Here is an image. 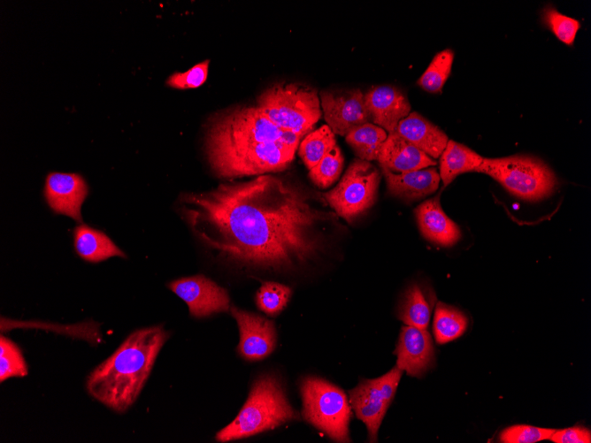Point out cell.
<instances>
[{"instance_id": "7c38bea8", "label": "cell", "mask_w": 591, "mask_h": 443, "mask_svg": "<svg viewBox=\"0 0 591 443\" xmlns=\"http://www.w3.org/2000/svg\"><path fill=\"white\" fill-rule=\"evenodd\" d=\"M168 287L187 303L190 315L195 317H205L230 309L227 291L204 275L180 278L170 282Z\"/></svg>"}, {"instance_id": "603a6c76", "label": "cell", "mask_w": 591, "mask_h": 443, "mask_svg": "<svg viewBox=\"0 0 591 443\" xmlns=\"http://www.w3.org/2000/svg\"><path fill=\"white\" fill-rule=\"evenodd\" d=\"M388 133L380 126L366 123L349 132L345 140L359 159L377 160Z\"/></svg>"}, {"instance_id": "f546056e", "label": "cell", "mask_w": 591, "mask_h": 443, "mask_svg": "<svg viewBox=\"0 0 591 443\" xmlns=\"http://www.w3.org/2000/svg\"><path fill=\"white\" fill-rule=\"evenodd\" d=\"M27 365L20 348L10 339L0 337V381L12 377H25Z\"/></svg>"}, {"instance_id": "e0dca14e", "label": "cell", "mask_w": 591, "mask_h": 443, "mask_svg": "<svg viewBox=\"0 0 591 443\" xmlns=\"http://www.w3.org/2000/svg\"><path fill=\"white\" fill-rule=\"evenodd\" d=\"M380 166L396 173L421 170L436 162L402 137L396 131L388 134L378 159Z\"/></svg>"}, {"instance_id": "9a60e30c", "label": "cell", "mask_w": 591, "mask_h": 443, "mask_svg": "<svg viewBox=\"0 0 591 443\" xmlns=\"http://www.w3.org/2000/svg\"><path fill=\"white\" fill-rule=\"evenodd\" d=\"M395 353L396 366L413 377H421L434 363V345L426 329L403 326Z\"/></svg>"}, {"instance_id": "ac0fdd59", "label": "cell", "mask_w": 591, "mask_h": 443, "mask_svg": "<svg viewBox=\"0 0 591 443\" xmlns=\"http://www.w3.org/2000/svg\"><path fill=\"white\" fill-rule=\"evenodd\" d=\"M390 195L407 202L422 199L435 192L441 180L435 168L396 173L381 166Z\"/></svg>"}, {"instance_id": "3957f363", "label": "cell", "mask_w": 591, "mask_h": 443, "mask_svg": "<svg viewBox=\"0 0 591 443\" xmlns=\"http://www.w3.org/2000/svg\"><path fill=\"white\" fill-rule=\"evenodd\" d=\"M300 416L289 403L284 387L274 374L257 378L236 417L216 434L219 442L248 438L275 429Z\"/></svg>"}, {"instance_id": "4dcf8cb0", "label": "cell", "mask_w": 591, "mask_h": 443, "mask_svg": "<svg viewBox=\"0 0 591 443\" xmlns=\"http://www.w3.org/2000/svg\"><path fill=\"white\" fill-rule=\"evenodd\" d=\"M542 20L561 42L567 45L573 44L580 27L579 20L560 13L550 5L543 9Z\"/></svg>"}, {"instance_id": "d6986e66", "label": "cell", "mask_w": 591, "mask_h": 443, "mask_svg": "<svg viewBox=\"0 0 591 443\" xmlns=\"http://www.w3.org/2000/svg\"><path fill=\"white\" fill-rule=\"evenodd\" d=\"M415 214L420 232L428 241L451 246L461 238L459 227L442 210L439 195L419 204Z\"/></svg>"}, {"instance_id": "ba28073f", "label": "cell", "mask_w": 591, "mask_h": 443, "mask_svg": "<svg viewBox=\"0 0 591 443\" xmlns=\"http://www.w3.org/2000/svg\"><path fill=\"white\" fill-rule=\"evenodd\" d=\"M280 129L257 106H243L216 116L209 124L206 147L233 146L279 140Z\"/></svg>"}, {"instance_id": "4316f807", "label": "cell", "mask_w": 591, "mask_h": 443, "mask_svg": "<svg viewBox=\"0 0 591 443\" xmlns=\"http://www.w3.org/2000/svg\"><path fill=\"white\" fill-rule=\"evenodd\" d=\"M453 59L454 52L449 49L437 53L417 84L430 93L441 91L450 74Z\"/></svg>"}, {"instance_id": "30bf717a", "label": "cell", "mask_w": 591, "mask_h": 443, "mask_svg": "<svg viewBox=\"0 0 591 443\" xmlns=\"http://www.w3.org/2000/svg\"><path fill=\"white\" fill-rule=\"evenodd\" d=\"M403 370L397 366L374 379H364L349 391V404L357 418L367 427L371 442H376L378 430L394 399Z\"/></svg>"}, {"instance_id": "6da1fadb", "label": "cell", "mask_w": 591, "mask_h": 443, "mask_svg": "<svg viewBox=\"0 0 591 443\" xmlns=\"http://www.w3.org/2000/svg\"><path fill=\"white\" fill-rule=\"evenodd\" d=\"M182 213L198 239L244 267L296 269L323 249V229L336 219L299 187L273 175L221 184L183 198Z\"/></svg>"}, {"instance_id": "5bb4252c", "label": "cell", "mask_w": 591, "mask_h": 443, "mask_svg": "<svg viewBox=\"0 0 591 443\" xmlns=\"http://www.w3.org/2000/svg\"><path fill=\"white\" fill-rule=\"evenodd\" d=\"M88 189L84 179L76 173L50 172L46 177L44 196L57 214L82 222L81 205Z\"/></svg>"}, {"instance_id": "8fae6325", "label": "cell", "mask_w": 591, "mask_h": 443, "mask_svg": "<svg viewBox=\"0 0 591 443\" xmlns=\"http://www.w3.org/2000/svg\"><path fill=\"white\" fill-rule=\"evenodd\" d=\"M320 99L324 118L334 134L346 136L372 121L365 94L358 88L342 92L323 91Z\"/></svg>"}, {"instance_id": "d6a6232c", "label": "cell", "mask_w": 591, "mask_h": 443, "mask_svg": "<svg viewBox=\"0 0 591 443\" xmlns=\"http://www.w3.org/2000/svg\"><path fill=\"white\" fill-rule=\"evenodd\" d=\"M210 60L195 65L183 73H174L166 80V84L177 89L196 88L202 86L208 76Z\"/></svg>"}, {"instance_id": "52a82bcc", "label": "cell", "mask_w": 591, "mask_h": 443, "mask_svg": "<svg viewBox=\"0 0 591 443\" xmlns=\"http://www.w3.org/2000/svg\"><path fill=\"white\" fill-rule=\"evenodd\" d=\"M303 416L336 442H349L351 408L345 393L336 386L315 377L300 385Z\"/></svg>"}, {"instance_id": "f1b7e54d", "label": "cell", "mask_w": 591, "mask_h": 443, "mask_svg": "<svg viewBox=\"0 0 591 443\" xmlns=\"http://www.w3.org/2000/svg\"><path fill=\"white\" fill-rule=\"evenodd\" d=\"M290 296L291 289L286 285L266 281L257 290L256 302L260 310L274 316L287 306Z\"/></svg>"}, {"instance_id": "d4e9b609", "label": "cell", "mask_w": 591, "mask_h": 443, "mask_svg": "<svg viewBox=\"0 0 591 443\" xmlns=\"http://www.w3.org/2000/svg\"><path fill=\"white\" fill-rule=\"evenodd\" d=\"M467 326V318L458 309L439 302L434 317V334L439 344L447 343L460 337Z\"/></svg>"}, {"instance_id": "7402d4cb", "label": "cell", "mask_w": 591, "mask_h": 443, "mask_svg": "<svg viewBox=\"0 0 591 443\" xmlns=\"http://www.w3.org/2000/svg\"><path fill=\"white\" fill-rule=\"evenodd\" d=\"M483 158L468 147L452 140L448 143L440 156V178L444 187L450 184L459 174L476 171Z\"/></svg>"}, {"instance_id": "44dd1931", "label": "cell", "mask_w": 591, "mask_h": 443, "mask_svg": "<svg viewBox=\"0 0 591 443\" xmlns=\"http://www.w3.org/2000/svg\"><path fill=\"white\" fill-rule=\"evenodd\" d=\"M76 253L83 260L98 263L112 256L126 258V254L103 232L81 225L73 231Z\"/></svg>"}, {"instance_id": "484cf974", "label": "cell", "mask_w": 591, "mask_h": 443, "mask_svg": "<svg viewBox=\"0 0 591 443\" xmlns=\"http://www.w3.org/2000/svg\"><path fill=\"white\" fill-rule=\"evenodd\" d=\"M336 145L334 132L324 125L308 134L301 141L299 156L310 170Z\"/></svg>"}, {"instance_id": "4fadbf2b", "label": "cell", "mask_w": 591, "mask_h": 443, "mask_svg": "<svg viewBox=\"0 0 591 443\" xmlns=\"http://www.w3.org/2000/svg\"><path fill=\"white\" fill-rule=\"evenodd\" d=\"M230 311L239 329L238 352L241 356L248 361H258L268 356L276 345L273 322L235 306H230Z\"/></svg>"}, {"instance_id": "9c48e42d", "label": "cell", "mask_w": 591, "mask_h": 443, "mask_svg": "<svg viewBox=\"0 0 591 443\" xmlns=\"http://www.w3.org/2000/svg\"><path fill=\"white\" fill-rule=\"evenodd\" d=\"M380 179L375 166L357 158L336 187L323 196L338 216L351 222L374 203Z\"/></svg>"}, {"instance_id": "5b68a950", "label": "cell", "mask_w": 591, "mask_h": 443, "mask_svg": "<svg viewBox=\"0 0 591 443\" xmlns=\"http://www.w3.org/2000/svg\"><path fill=\"white\" fill-rule=\"evenodd\" d=\"M475 172L491 176L510 194L527 201L549 196L557 185L556 178L548 165L530 156L484 157Z\"/></svg>"}, {"instance_id": "cb8c5ba5", "label": "cell", "mask_w": 591, "mask_h": 443, "mask_svg": "<svg viewBox=\"0 0 591 443\" xmlns=\"http://www.w3.org/2000/svg\"><path fill=\"white\" fill-rule=\"evenodd\" d=\"M431 305L418 285L404 293L399 307L398 317L406 325L426 329L431 316Z\"/></svg>"}, {"instance_id": "83f0119b", "label": "cell", "mask_w": 591, "mask_h": 443, "mask_svg": "<svg viewBox=\"0 0 591 443\" xmlns=\"http://www.w3.org/2000/svg\"><path fill=\"white\" fill-rule=\"evenodd\" d=\"M343 156L335 145L319 162L310 169L311 181L320 188H326L339 178L343 168Z\"/></svg>"}, {"instance_id": "2e32d148", "label": "cell", "mask_w": 591, "mask_h": 443, "mask_svg": "<svg viewBox=\"0 0 591 443\" xmlns=\"http://www.w3.org/2000/svg\"><path fill=\"white\" fill-rule=\"evenodd\" d=\"M372 121L388 134L395 131L398 123L411 111L406 96L392 86L372 87L365 94Z\"/></svg>"}, {"instance_id": "1f68e13d", "label": "cell", "mask_w": 591, "mask_h": 443, "mask_svg": "<svg viewBox=\"0 0 591 443\" xmlns=\"http://www.w3.org/2000/svg\"><path fill=\"white\" fill-rule=\"evenodd\" d=\"M555 429L540 428L526 424H516L505 428L499 435L503 443H534L549 439Z\"/></svg>"}, {"instance_id": "8992f818", "label": "cell", "mask_w": 591, "mask_h": 443, "mask_svg": "<svg viewBox=\"0 0 591 443\" xmlns=\"http://www.w3.org/2000/svg\"><path fill=\"white\" fill-rule=\"evenodd\" d=\"M257 107L281 130L305 135L321 116L317 92L295 83L276 84L258 97Z\"/></svg>"}, {"instance_id": "7a4b0ae2", "label": "cell", "mask_w": 591, "mask_h": 443, "mask_svg": "<svg viewBox=\"0 0 591 443\" xmlns=\"http://www.w3.org/2000/svg\"><path fill=\"white\" fill-rule=\"evenodd\" d=\"M169 338L161 325L138 329L88 376L86 388L96 401L118 413L138 398L157 356Z\"/></svg>"}, {"instance_id": "836d02e7", "label": "cell", "mask_w": 591, "mask_h": 443, "mask_svg": "<svg viewBox=\"0 0 591 443\" xmlns=\"http://www.w3.org/2000/svg\"><path fill=\"white\" fill-rule=\"evenodd\" d=\"M549 439L555 443H590L591 432L584 426L555 430Z\"/></svg>"}, {"instance_id": "e575fe53", "label": "cell", "mask_w": 591, "mask_h": 443, "mask_svg": "<svg viewBox=\"0 0 591 443\" xmlns=\"http://www.w3.org/2000/svg\"><path fill=\"white\" fill-rule=\"evenodd\" d=\"M302 137L303 136H301L300 134L294 133L292 131L281 130L279 141L287 145L288 147L296 149Z\"/></svg>"}, {"instance_id": "277c9868", "label": "cell", "mask_w": 591, "mask_h": 443, "mask_svg": "<svg viewBox=\"0 0 591 443\" xmlns=\"http://www.w3.org/2000/svg\"><path fill=\"white\" fill-rule=\"evenodd\" d=\"M296 150L279 140L272 142L206 147L211 169L222 178L283 171L294 159Z\"/></svg>"}, {"instance_id": "ffe728a7", "label": "cell", "mask_w": 591, "mask_h": 443, "mask_svg": "<svg viewBox=\"0 0 591 443\" xmlns=\"http://www.w3.org/2000/svg\"><path fill=\"white\" fill-rule=\"evenodd\" d=\"M395 131L432 158H438L448 143V136L418 112H411L397 125Z\"/></svg>"}]
</instances>
